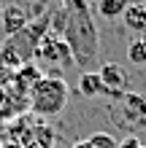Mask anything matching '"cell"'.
Listing matches in <instances>:
<instances>
[{
  "instance_id": "cell-1",
  "label": "cell",
  "mask_w": 146,
  "mask_h": 148,
  "mask_svg": "<svg viewBox=\"0 0 146 148\" xmlns=\"http://www.w3.org/2000/svg\"><path fill=\"white\" fill-rule=\"evenodd\" d=\"M51 32H57L73 54V65L87 67L100 51V38L87 0H62L51 8Z\"/></svg>"
},
{
  "instance_id": "cell-2",
  "label": "cell",
  "mask_w": 146,
  "mask_h": 148,
  "mask_svg": "<svg viewBox=\"0 0 146 148\" xmlns=\"http://www.w3.org/2000/svg\"><path fill=\"white\" fill-rule=\"evenodd\" d=\"M68 97H71L68 81L62 78V73L51 70V73H44V78L33 86V92L27 97V110L38 119L60 116L68 105Z\"/></svg>"
},
{
  "instance_id": "cell-3",
  "label": "cell",
  "mask_w": 146,
  "mask_h": 148,
  "mask_svg": "<svg viewBox=\"0 0 146 148\" xmlns=\"http://www.w3.org/2000/svg\"><path fill=\"white\" fill-rule=\"evenodd\" d=\"M22 113H30L27 110V94L19 89L14 70H3L0 67V124L22 116Z\"/></svg>"
},
{
  "instance_id": "cell-4",
  "label": "cell",
  "mask_w": 146,
  "mask_h": 148,
  "mask_svg": "<svg viewBox=\"0 0 146 148\" xmlns=\"http://www.w3.org/2000/svg\"><path fill=\"white\" fill-rule=\"evenodd\" d=\"M35 59H41V62H46V65H54V67H60V65H73V54H71V46L57 35V32H51V27H49V32L44 38H41V43H38V49H35Z\"/></svg>"
},
{
  "instance_id": "cell-5",
  "label": "cell",
  "mask_w": 146,
  "mask_h": 148,
  "mask_svg": "<svg viewBox=\"0 0 146 148\" xmlns=\"http://www.w3.org/2000/svg\"><path fill=\"white\" fill-rule=\"evenodd\" d=\"M100 75V81H103V94L111 100H122L125 94H127V84H130V75H127V70L122 65H116V62H106L98 70Z\"/></svg>"
},
{
  "instance_id": "cell-6",
  "label": "cell",
  "mask_w": 146,
  "mask_h": 148,
  "mask_svg": "<svg viewBox=\"0 0 146 148\" xmlns=\"http://www.w3.org/2000/svg\"><path fill=\"white\" fill-rule=\"evenodd\" d=\"M122 124L141 129L146 127V97L138 92H127L122 97Z\"/></svg>"
},
{
  "instance_id": "cell-7",
  "label": "cell",
  "mask_w": 146,
  "mask_h": 148,
  "mask_svg": "<svg viewBox=\"0 0 146 148\" xmlns=\"http://www.w3.org/2000/svg\"><path fill=\"white\" fill-rule=\"evenodd\" d=\"M30 24V11L19 3H8L3 11H0V27H3L6 38L19 35V32Z\"/></svg>"
},
{
  "instance_id": "cell-8",
  "label": "cell",
  "mask_w": 146,
  "mask_h": 148,
  "mask_svg": "<svg viewBox=\"0 0 146 148\" xmlns=\"http://www.w3.org/2000/svg\"><path fill=\"white\" fill-rule=\"evenodd\" d=\"M54 129H51L44 119H35L30 127V132L22 137V145L24 148H54Z\"/></svg>"
},
{
  "instance_id": "cell-9",
  "label": "cell",
  "mask_w": 146,
  "mask_h": 148,
  "mask_svg": "<svg viewBox=\"0 0 146 148\" xmlns=\"http://www.w3.org/2000/svg\"><path fill=\"white\" fill-rule=\"evenodd\" d=\"M14 78H16V84H19V89L30 97L33 86H35L41 78H44V70H41L35 62H27V65H22L19 70H14Z\"/></svg>"
},
{
  "instance_id": "cell-10",
  "label": "cell",
  "mask_w": 146,
  "mask_h": 148,
  "mask_svg": "<svg viewBox=\"0 0 146 148\" xmlns=\"http://www.w3.org/2000/svg\"><path fill=\"white\" fill-rule=\"evenodd\" d=\"M79 94H81V97H87V100L100 97V94H103V81H100L98 70H84L79 75Z\"/></svg>"
},
{
  "instance_id": "cell-11",
  "label": "cell",
  "mask_w": 146,
  "mask_h": 148,
  "mask_svg": "<svg viewBox=\"0 0 146 148\" xmlns=\"http://www.w3.org/2000/svg\"><path fill=\"white\" fill-rule=\"evenodd\" d=\"M125 27L130 32H146V5L143 3H130V8L125 11Z\"/></svg>"
},
{
  "instance_id": "cell-12",
  "label": "cell",
  "mask_w": 146,
  "mask_h": 148,
  "mask_svg": "<svg viewBox=\"0 0 146 148\" xmlns=\"http://www.w3.org/2000/svg\"><path fill=\"white\" fill-rule=\"evenodd\" d=\"M130 3L133 0H98V14L103 19H116V16H125Z\"/></svg>"
},
{
  "instance_id": "cell-13",
  "label": "cell",
  "mask_w": 146,
  "mask_h": 148,
  "mask_svg": "<svg viewBox=\"0 0 146 148\" xmlns=\"http://www.w3.org/2000/svg\"><path fill=\"white\" fill-rule=\"evenodd\" d=\"M127 59H130L133 65H146V35L130 40V46H127Z\"/></svg>"
},
{
  "instance_id": "cell-14",
  "label": "cell",
  "mask_w": 146,
  "mask_h": 148,
  "mask_svg": "<svg viewBox=\"0 0 146 148\" xmlns=\"http://www.w3.org/2000/svg\"><path fill=\"white\" fill-rule=\"evenodd\" d=\"M87 143H89V148H119V140H116L114 135H108V132H95V135H89Z\"/></svg>"
},
{
  "instance_id": "cell-15",
  "label": "cell",
  "mask_w": 146,
  "mask_h": 148,
  "mask_svg": "<svg viewBox=\"0 0 146 148\" xmlns=\"http://www.w3.org/2000/svg\"><path fill=\"white\" fill-rule=\"evenodd\" d=\"M119 148H141V140L135 135H130V137H125V140H119Z\"/></svg>"
},
{
  "instance_id": "cell-16",
  "label": "cell",
  "mask_w": 146,
  "mask_h": 148,
  "mask_svg": "<svg viewBox=\"0 0 146 148\" xmlns=\"http://www.w3.org/2000/svg\"><path fill=\"white\" fill-rule=\"evenodd\" d=\"M3 148H24V145H22V143H16V140H6Z\"/></svg>"
},
{
  "instance_id": "cell-17",
  "label": "cell",
  "mask_w": 146,
  "mask_h": 148,
  "mask_svg": "<svg viewBox=\"0 0 146 148\" xmlns=\"http://www.w3.org/2000/svg\"><path fill=\"white\" fill-rule=\"evenodd\" d=\"M71 148H89V143H87V140H81V143H76V145H71Z\"/></svg>"
},
{
  "instance_id": "cell-18",
  "label": "cell",
  "mask_w": 146,
  "mask_h": 148,
  "mask_svg": "<svg viewBox=\"0 0 146 148\" xmlns=\"http://www.w3.org/2000/svg\"><path fill=\"white\" fill-rule=\"evenodd\" d=\"M3 145H6V140H3V135H0V148H3Z\"/></svg>"
},
{
  "instance_id": "cell-19",
  "label": "cell",
  "mask_w": 146,
  "mask_h": 148,
  "mask_svg": "<svg viewBox=\"0 0 146 148\" xmlns=\"http://www.w3.org/2000/svg\"><path fill=\"white\" fill-rule=\"evenodd\" d=\"M143 5H146V0H143Z\"/></svg>"
},
{
  "instance_id": "cell-20",
  "label": "cell",
  "mask_w": 146,
  "mask_h": 148,
  "mask_svg": "<svg viewBox=\"0 0 146 148\" xmlns=\"http://www.w3.org/2000/svg\"><path fill=\"white\" fill-rule=\"evenodd\" d=\"M141 148H143V145H141Z\"/></svg>"
}]
</instances>
